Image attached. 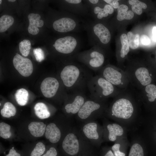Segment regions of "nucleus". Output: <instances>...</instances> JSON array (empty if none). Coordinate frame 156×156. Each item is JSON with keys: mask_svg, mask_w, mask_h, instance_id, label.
<instances>
[{"mask_svg": "<svg viewBox=\"0 0 156 156\" xmlns=\"http://www.w3.org/2000/svg\"><path fill=\"white\" fill-rule=\"evenodd\" d=\"M141 105L136 96L127 89L114 98L104 116L125 128L128 131L138 130L142 117Z\"/></svg>", "mask_w": 156, "mask_h": 156, "instance_id": "obj_1", "label": "nucleus"}, {"mask_svg": "<svg viewBox=\"0 0 156 156\" xmlns=\"http://www.w3.org/2000/svg\"><path fill=\"white\" fill-rule=\"evenodd\" d=\"M87 68L72 57L67 58L60 76L64 85L71 93L83 91L87 87L88 81L92 76Z\"/></svg>", "mask_w": 156, "mask_h": 156, "instance_id": "obj_2", "label": "nucleus"}, {"mask_svg": "<svg viewBox=\"0 0 156 156\" xmlns=\"http://www.w3.org/2000/svg\"><path fill=\"white\" fill-rule=\"evenodd\" d=\"M87 87L90 98L102 101H106L110 97L114 98L126 90L117 88L98 75L91 77Z\"/></svg>", "mask_w": 156, "mask_h": 156, "instance_id": "obj_3", "label": "nucleus"}, {"mask_svg": "<svg viewBox=\"0 0 156 156\" xmlns=\"http://www.w3.org/2000/svg\"><path fill=\"white\" fill-rule=\"evenodd\" d=\"M84 30L87 32L88 43L92 47L107 45L111 39V34L109 29L101 22L92 19H84Z\"/></svg>", "mask_w": 156, "mask_h": 156, "instance_id": "obj_4", "label": "nucleus"}, {"mask_svg": "<svg viewBox=\"0 0 156 156\" xmlns=\"http://www.w3.org/2000/svg\"><path fill=\"white\" fill-rule=\"evenodd\" d=\"M72 58L91 70L98 71L104 66L105 57L100 47H92L89 49L79 52Z\"/></svg>", "mask_w": 156, "mask_h": 156, "instance_id": "obj_5", "label": "nucleus"}, {"mask_svg": "<svg viewBox=\"0 0 156 156\" xmlns=\"http://www.w3.org/2000/svg\"><path fill=\"white\" fill-rule=\"evenodd\" d=\"M124 70L128 78L130 84L139 91L151 83L152 74L143 65L129 66Z\"/></svg>", "mask_w": 156, "mask_h": 156, "instance_id": "obj_6", "label": "nucleus"}, {"mask_svg": "<svg viewBox=\"0 0 156 156\" xmlns=\"http://www.w3.org/2000/svg\"><path fill=\"white\" fill-rule=\"evenodd\" d=\"M106 101L87 99L77 115L83 121L89 122L91 119L104 116L108 107Z\"/></svg>", "mask_w": 156, "mask_h": 156, "instance_id": "obj_7", "label": "nucleus"}, {"mask_svg": "<svg viewBox=\"0 0 156 156\" xmlns=\"http://www.w3.org/2000/svg\"><path fill=\"white\" fill-rule=\"evenodd\" d=\"M75 34H68L57 39L53 47L59 53L66 55L68 58L73 57L79 52L81 45L80 38Z\"/></svg>", "mask_w": 156, "mask_h": 156, "instance_id": "obj_8", "label": "nucleus"}, {"mask_svg": "<svg viewBox=\"0 0 156 156\" xmlns=\"http://www.w3.org/2000/svg\"><path fill=\"white\" fill-rule=\"evenodd\" d=\"M98 75L117 88L126 90L130 82L124 70L110 65L103 66L98 71Z\"/></svg>", "mask_w": 156, "mask_h": 156, "instance_id": "obj_9", "label": "nucleus"}, {"mask_svg": "<svg viewBox=\"0 0 156 156\" xmlns=\"http://www.w3.org/2000/svg\"><path fill=\"white\" fill-rule=\"evenodd\" d=\"M103 127L104 141L115 142L119 139L127 138V129L116 122L105 120Z\"/></svg>", "mask_w": 156, "mask_h": 156, "instance_id": "obj_10", "label": "nucleus"}, {"mask_svg": "<svg viewBox=\"0 0 156 156\" xmlns=\"http://www.w3.org/2000/svg\"><path fill=\"white\" fill-rule=\"evenodd\" d=\"M82 136L91 143L100 144L104 141L103 128L97 122L91 121L86 122L81 129Z\"/></svg>", "mask_w": 156, "mask_h": 156, "instance_id": "obj_11", "label": "nucleus"}, {"mask_svg": "<svg viewBox=\"0 0 156 156\" xmlns=\"http://www.w3.org/2000/svg\"><path fill=\"white\" fill-rule=\"evenodd\" d=\"M75 132L70 131L64 138L62 144L64 151L71 156L77 155L79 152L81 145L84 143L83 137Z\"/></svg>", "mask_w": 156, "mask_h": 156, "instance_id": "obj_12", "label": "nucleus"}, {"mask_svg": "<svg viewBox=\"0 0 156 156\" xmlns=\"http://www.w3.org/2000/svg\"><path fill=\"white\" fill-rule=\"evenodd\" d=\"M67 99L64 109L66 112L70 116L77 115L87 99L83 91L71 93Z\"/></svg>", "mask_w": 156, "mask_h": 156, "instance_id": "obj_13", "label": "nucleus"}, {"mask_svg": "<svg viewBox=\"0 0 156 156\" xmlns=\"http://www.w3.org/2000/svg\"><path fill=\"white\" fill-rule=\"evenodd\" d=\"M63 7L67 12L81 17L89 16V10L82 0H65Z\"/></svg>", "mask_w": 156, "mask_h": 156, "instance_id": "obj_14", "label": "nucleus"}, {"mask_svg": "<svg viewBox=\"0 0 156 156\" xmlns=\"http://www.w3.org/2000/svg\"><path fill=\"white\" fill-rule=\"evenodd\" d=\"M136 97L141 106L147 108L156 101V86L152 83L147 85L140 90Z\"/></svg>", "mask_w": 156, "mask_h": 156, "instance_id": "obj_15", "label": "nucleus"}, {"mask_svg": "<svg viewBox=\"0 0 156 156\" xmlns=\"http://www.w3.org/2000/svg\"><path fill=\"white\" fill-rule=\"evenodd\" d=\"M13 63L15 68L22 76L27 77L32 73L33 65L29 59L17 54L13 58Z\"/></svg>", "mask_w": 156, "mask_h": 156, "instance_id": "obj_16", "label": "nucleus"}, {"mask_svg": "<svg viewBox=\"0 0 156 156\" xmlns=\"http://www.w3.org/2000/svg\"><path fill=\"white\" fill-rule=\"evenodd\" d=\"M59 87V82L56 78L48 77L42 81L40 88L42 94L45 97L51 98L56 94Z\"/></svg>", "mask_w": 156, "mask_h": 156, "instance_id": "obj_17", "label": "nucleus"}, {"mask_svg": "<svg viewBox=\"0 0 156 156\" xmlns=\"http://www.w3.org/2000/svg\"><path fill=\"white\" fill-rule=\"evenodd\" d=\"M128 156H146L145 143L139 135L132 139Z\"/></svg>", "mask_w": 156, "mask_h": 156, "instance_id": "obj_18", "label": "nucleus"}, {"mask_svg": "<svg viewBox=\"0 0 156 156\" xmlns=\"http://www.w3.org/2000/svg\"><path fill=\"white\" fill-rule=\"evenodd\" d=\"M28 18L29 23L28 28V32L33 35L37 34L39 32L38 27L43 26L44 21L40 19L41 16L38 14L30 13L28 15Z\"/></svg>", "mask_w": 156, "mask_h": 156, "instance_id": "obj_19", "label": "nucleus"}, {"mask_svg": "<svg viewBox=\"0 0 156 156\" xmlns=\"http://www.w3.org/2000/svg\"><path fill=\"white\" fill-rule=\"evenodd\" d=\"M130 145L127 138H121L116 142L111 148L115 156H126L127 150Z\"/></svg>", "mask_w": 156, "mask_h": 156, "instance_id": "obj_20", "label": "nucleus"}, {"mask_svg": "<svg viewBox=\"0 0 156 156\" xmlns=\"http://www.w3.org/2000/svg\"><path fill=\"white\" fill-rule=\"evenodd\" d=\"M45 135L46 138L51 142L55 143L60 140L61 133L60 129L56 125L51 123L46 127Z\"/></svg>", "mask_w": 156, "mask_h": 156, "instance_id": "obj_21", "label": "nucleus"}, {"mask_svg": "<svg viewBox=\"0 0 156 156\" xmlns=\"http://www.w3.org/2000/svg\"><path fill=\"white\" fill-rule=\"evenodd\" d=\"M46 128V124L42 122H32L28 126L30 133L33 136L36 137L42 136L45 132Z\"/></svg>", "mask_w": 156, "mask_h": 156, "instance_id": "obj_22", "label": "nucleus"}, {"mask_svg": "<svg viewBox=\"0 0 156 156\" xmlns=\"http://www.w3.org/2000/svg\"><path fill=\"white\" fill-rule=\"evenodd\" d=\"M36 115L39 118L44 119L49 118L50 115L47 105L42 102L37 103L34 107Z\"/></svg>", "mask_w": 156, "mask_h": 156, "instance_id": "obj_23", "label": "nucleus"}, {"mask_svg": "<svg viewBox=\"0 0 156 156\" xmlns=\"http://www.w3.org/2000/svg\"><path fill=\"white\" fill-rule=\"evenodd\" d=\"M29 94L25 89L21 88L17 90L15 94V97L17 103L21 106H24L27 103Z\"/></svg>", "mask_w": 156, "mask_h": 156, "instance_id": "obj_24", "label": "nucleus"}, {"mask_svg": "<svg viewBox=\"0 0 156 156\" xmlns=\"http://www.w3.org/2000/svg\"><path fill=\"white\" fill-rule=\"evenodd\" d=\"M14 19L13 17L8 15H4L0 18V32L6 31L13 24Z\"/></svg>", "mask_w": 156, "mask_h": 156, "instance_id": "obj_25", "label": "nucleus"}, {"mask_svg": "<svg viewBox=\"0 0 156 156\" xmlns=\"http://www.w3.org/2000/svg\"><path fill=\"white\" fill-rule=\"evenodd\" d=\"M16 112L15 107L10 102L5 103L4 104L3 108L1 110V115L3 117L7 118L14 116Z\"/></svg>", "mask_w": 156, "mask_h": 156, "instance_id": "obj_26", "label": "nucleus"}, {"mask_svg": "<svg viewBox=\"0 0 156 156\" xmlns=\"http://www.w3.org/2000/svg\"><path fill=\"white\" fill-rule=\"evenodd\" d=\"M120 40L122 44V47L120 52V56L122 59L125 58L129 53V46L127 36L125 34H121Z\"/></svg>", "mask_w": 156, "mask_h": 156, "instance_id": "obj_27", "label": "nucleus"}, {"mask_svg": "<svg viewBox=\"0 0 156 156\" xmlns=\"http://www.w3.org/2000/svg\"><path fill=\"white\" fill-rule=\"evenodd\" d=\"M127 38L129 40V47L132 49H135L139 46L140 36L138 34H134L131 31L127 33Z\"/></svg>", "mask_w": 156, "mask_h": 156, "instance_id": "obj_28", "label": "nucleus"}, {"mask_svg": "<svg viewBox=\"0 0 156 156\" xmlns=\"http://www.w3.org/2000/svg\"><path fill=\"white\" fill-rule=\"evenodd\" d=\"M31 48V43L28 40L25 39L19 44V51L24 56L27 57L29 54Z\"/></svg>", "mask_w": 156, "mask_h": 156, "instance_id": "obj_29", "label": "nucleus"}, {"mask_svg": "<svg viewBox=\"0 0 156 156\" xmlns=\"http://www.w3.org/2000/svg\"><path fill=\"white\" fill-rule=\"evenodd\" d=\"M10 126L4 122L0 123V136L2 138L7 139L10 137L11 133L10 131Z\"/></svg>", "mask_w": 156, "mask_h": 156, "instance_id": "obj_30", "label": "nucleus"}, {"mask_svg": "<svg viewBox=\"0 0 156 156\" xmlns=\"http://www.w3.org/2000/svg\"><path fill=\"white\" fill-rule=\"evenodd\" d=\"M45 146L42 142H38L31 152L30 156H41L44 152Z\"/></svg>", "mask_w": 156, "mask_h": 156, "instance_id": "obj_31", "label": "nucleus"}, {"mask_svg": "<svg viewBox=\"0 0 156 156\" xmlns=\"http://www.w3.org/2000/svg\"><path fill=\"white\" fill-rule=\"evenodd\" d=\"M33 53L36 61L40 62L45 58V55L43 51L40 48H37L33 50Z\"/></svg>", "mask_w": 156, "mask_h": 156, "instance_id": "obj_32", "label": "nucleus"}, {"mask_svg": "<svg viewBox=\"0 0 156 156\" xmlns=\"http://www.w3.org/2000/svg\"><path fill=\"white\" fill-rule=\"evenodd\" d=\"M129 3L132 5H135L142 9H146L147 7L146 4L137 0H129Z\"/></svg>", "mask_w": 156, "mask_h": 156, "instance_id": "obj_33", "label": "nucleus"}, {"mask_svg": "<svg viewBox=\"0 0 156 156\" xmlns=\"http://www.w3.org/2000/svg\"><path fill=\"white\" fill-rule=\"evenodd\" d=\"M83 1L89 10L92 7L100 3V1L99 0H83Z\"/></svg>", "mask_w": 156, "mask_h": 156, "instance_id": "obj_34", "label": "nucleus"}, {"mask_svg": "<svg viewBox=\"0 0 156 156\" xmlns=\"http://www.w3.org/2000/svg\"><path fill=\"white\" fill-rule=\"evenodd\" d=\"M140 40L141 43L143 45H149L151 43L149 38L146 35L143 34L141 35Z\"/></svg>", "mask_w": 156, "mask_h": 156, "instance_id": "obj_35", "label": "nucleus"}, {"mask_svg": "<svg viewBox=\"0 0 156 156\" xmlns=\"http://www.w3.org/2000/svg\"><path fill=\"white\" fill-rule=\"evenodd\" d=\"M106 3L112 6L114 8H118L119 6V3L118 0H103Z\"/></svg>", "mask_w": 156, "mask_h": 156, "instance_id": "obj_36", "label": "nucleus"}, {"mask_svg": "<svg viewBox=\"0 0 156 156\" xmlns=\"http://www.w3.org/2000/svg\"><path fill=\"white\" fill-rule=\"evenodd\" d=\"M57 152L55 148L53 147L50 148L46 154L42 156H56Z\"/></svg>", "mask_w": 156, "mask_h": 156, "instance_id": "obj_37", "label": "nucleus"}, {"mask_svg": "<svg viewBox=\"0 0 156 156\" xmlns=\"http://www.w3.org/2000/svg\"><path fill=\"white\" fill-rule=\"evenodd\" d=\"M102 156H115L111 148H105L103 150Z\"/></svg>", "mask_w": 156, "mask_h": 156, "instance_id": "obj_38", "label": "nucleus"}, {"mask_svg": "<svg viewBox=\"0 0 156 156\" xmlns=\"http://www.w3.org/2000/svg\"><path fill=\"white\" fill-rule=\"evenodd\" d=\"M131 9L133 12L138 15H140L142 13V9L140 8L136 5H132Z\"/></svg>", "mask_w": 156, "mask_h": 156, "instance_id": "obj_39", "label": "nucleus"}, {"mask_svg": "<svg viewBox=\"0 0 156 156\" xmlns=\"http://www.w3.org/2000/svg\"><path fill=\"white\" fill-rule=\"evenodd\" d=\"M104 8L109 14H112L113 13L114 8L110 5L107 3L104 5Z\"/></svg>", "mask_w": 156, "mask_h": 156, "instance_id": "obj_40", "label": "nucleus"}, {"mask_svg": "<svg viewBox=\"0 0 156 156\" xmlns=\"http://www.w3.org/2000/svg\"><path fill=\"white\" fill-rule=\"evenodd\" d=\"M134 16V13L131 10L127 11L126 13L125 19L130 20L132 19Z\"/></svg>", "mask_w": 156, "mask_h": 156, "instance_id": "obj_41", "label": "nucleus"}, {"mask_svg": "<svg viewBox=\"0 0 156 156\" xmlns=\"http://www.w3.org/2000/svg\"><path fill=\"white\" fill-rule=\"evenodd\" d=\"M128 9V6L124 4H121L118 8L117 12H126Z\"/></svg>", "mask_w": 156, "mask_h": 156, "instance_id": "obj_42", "label": "nucleus"}, {"mask_svg": "<svg viewBox=\"0 0 156 156\" xmlns=\"http://www.w3.org/2000/svg\"><path fill=\"white\" fill-rule=\"evenodd\" d=\"M6 156H21V155L13 148H12L10 150L9 153Z\"/></svg>", "mask_w": 156, "mask_h": 156, "instance_id": "obj_43", "label": "nucleus"}, {"mask_svg": "<svg viewBox=\"0 0 156 156\" xmlns=\"http://www.w3.org/2000/svg\"><path fill=\"white\" fill-rule=\"evenodd\" d=\"M152 35L153 40L156 41V27H154L153 29Z\"/></svg>", "mask_w": 156, "mask_h": 156, "instance_id": "obj_44", "label": "nucleus"}, {"mask_svg": "<svg viewBox=\"0 0 156 156\" xmlns=\"http://www.w3.org/2000/svg\"><path fill=\"white\" fill-rule=\"evenodd\" d=\"M16 1L15 0H8V1L9 2H14Z\"/></svg>", "mask_w": 156, "mask_h": 156, "instance_id": "obj_45", "label": "nucleus"}, {"mask_svg": "<svg viewBox=\"0 0 156 156\" xmlns=\"http://www.w3.org/2000/svg\"><path fill=\"white\" fill-rule=\"evenodd\" d=\"M1 2H2V0H0V4H1Z\"/></svg>", "mask_w": 156, "mask_h": 156, "instance_id": "obj_46", "label": "nucleus"}, {"mask_svg": "<svg viewBox=\"0 0 156 156\" xmlns=\"http://www.w3.org/2000/svg\"><path fill=\"white\" fill-rule=\"evenodd\" d=\"M155 54H156V57H155V58H156V51H155Z\"/></svg>", "mask_w": 156, "mask_h": 156, "instance_id": "obj_47", "label": "nucleus"}]
</instances>
